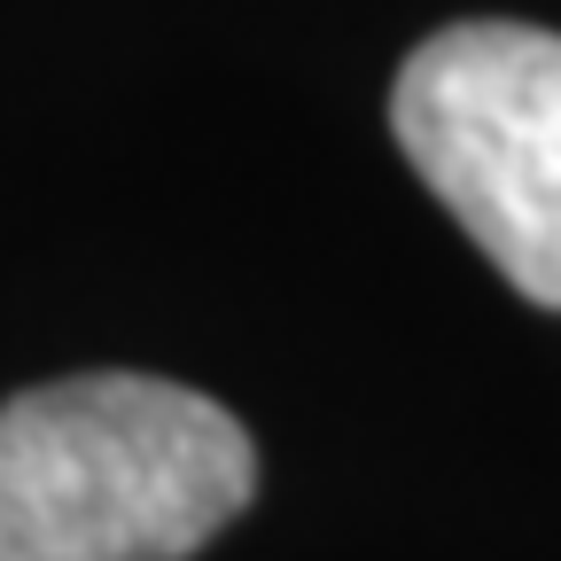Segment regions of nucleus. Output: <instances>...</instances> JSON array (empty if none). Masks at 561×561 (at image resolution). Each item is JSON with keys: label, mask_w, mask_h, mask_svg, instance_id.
I'll use <instances>...</instances> for the list:
<instances>
[{"label": "nucleus", "mask_w": 561, "mask_h": 561, "mask_svg": "<svg viewBox=\"0 0 561 561\" xmlns=\"http://www.w3.org/2000/svg\"><path fill=\"white\" fill-rule=\"evenodd\" d=\"M390 133L515 289L561 312V32L453 24L390 87Z\"/></svg>", "instance_id": "f03ea898"}, {"label": "nucleus", "mask_w": 561, "mask_h": 561, "mask_svg": "<svg viewBox=\"0 0 561 561\" xmlns=\"http://www.w3.org/2000/svg\"><path fill=\"white\" fill-rule=\"evenodd\" d=\"M250 491V430L187 382L70 375L0 405V561H187Z\"/></svg>", "instance_id": "f257e3e1"}]
</instances>
